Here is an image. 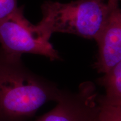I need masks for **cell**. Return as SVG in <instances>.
Instances as JSON below:
<instances>
[{"mask_svg": "<svg viewBox=\"0 0 121 121\" xmlns=\"http://www.w3.org/2000/svg\"><path fill=\"white\" fill-rule=\"evenodd\" d=\"M99 111L97 121H121V104L107 100L103 95H98Z\"/></svg>", "mask_w": 121, "mask_h": 121, "instance_id": "52a82bcc", "label": "cell"}, {"mask_svg": "<svg viewBox=\"0 0 121 121\" xmlns=\"http://www.w3.org/2000/svg\"><path fill=\"white\" fill-rule=\"evenodd\" d=\"M96 82L105 89L103 96L107 100L121 104V62L98 78Z\"/></svg>", "mask_w": 121, "mask_h": 121, "instance_id": "8992f818", "label": "cell"}, {"mask_svg": "<svg viewBox=\"0 0 121 121\" xmlns=\"http://www.w3.org/2000/svg\"><path fill=\"white\" fill-rule=\"evenodd\" d=\"M95 40L98 51L93 67L98 73H105L121 62V12L119 7L112 12Z\"/></svg>", "mask_w": 121, "mask_h": 121, "instance_id": "5b68a950", "label": "cell"}, {"mask_svg": "<svg viewBox=\"0 0 121 121\" xmlns=\"http://www.w3.org/2000/svg\"><path fill=\"white\" fill-rule=\"evenodd\" d=\"M61 92L26 67L22 56L0 48V121H29L45 104L57 102Z\"/></svg>", "mask_w": 121, "mask_h": 121, "instance_id": "6da1fadb", "label": "cell"}, {"mask_svg": "<svg viewBox=\"0 0 121 121\" xmlns=\"http://www.w3.org/2000/svg\"><path fill=\"white\" fill-rule=\"evenodd\" d=\"M119 0H108L107 4L110 10H113L114 9L118 8V7Z\"/></svg>", "mask_w": 121, "mask_h": 121, "instance_id": "9c48e42d", "label": "cell"}, {"mask_svg": "<svg viewBox=\"0 0 121 121\" xmlns=\"http://www.w3.org/2000/svg\"><path fill=\"white\" fill-rule=\"evenodd\" d=\"M1 48L7 53L22 56L23 54L43 56L51 60H60L59 53L49 39L40 34L24 15V6L0 19Z\"/></svg>", "mask_w": 121, "mask_h": 121, "instance_id": "3957f363", "label": "cell"}, {"mask_svg": "<svg viewBox=\"0 0 121 121\" xmlns=\"http://www.w3.org/2000/svg\"><path fill=\"white\" fill-rule=\"evenodd\" d=\"M41 10L42 20L36 25L46 38L50 39L54 33H63L94 40L114 10L105 0H75L65 4L46 1Z\"/></svg>", "mask_w": 121, "mask_h": 121, "instance_id": "7a4b0ae2", "label": "cell"}, {"mask_svg": "<svg viewBox=\"0 0 121 121\" xmlns=\"http://www.w3.org/2000/svg\"><path fill=\"white\" fill-rule=\"evenodd\" d=\"M94 83L84 81L78 90L62 89L57 105L35 121H97L99 107Z\"/></svg>", "mask_w": 121, "mask_h": 121, "instance_id": "277c9868", "label": "cell"}, {"mask_svg": "<svg viewBox=\"0 0 121 121\" xmlns=\"http://www.w3.org/2000/svg\"><path fill=\"white\" fill-rule=\"evenodd\" d=\"M18 7L17 0H0V19L13 13Z\"/></svg>", "mask_w": 121, "mask_h": 121, "instance_id": "ba28073f", "label": "cell"}]
</instances>
